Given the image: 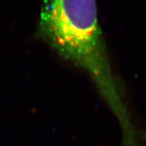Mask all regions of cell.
<instances>
[{"label":"cell","instance_id":"cell-1","mask_svg":"<svg viewBox=\"0 0 146 146\" xmlns=\"http://www.w3.org/2000/svg\"><path fill=\"white\" fill-rule=\"evenodd\" d=\"M39 33L61 57L88 72L119 120L126 139H131L129 117L110 68L96 0H44Z\"/></svg>","mask_w":146,"mask_h":146}]
</instances>
